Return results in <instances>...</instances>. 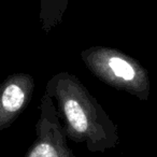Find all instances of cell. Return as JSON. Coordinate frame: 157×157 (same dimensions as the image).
<instances>
[{
  "mask_svg": "<svg viewBox=\"0 0 157 157\" xmlns=\"http://www.w3.org/2000/svg\"><path fill=\"white\" fill-rule=\"evenodd\" d=\"M45 93L52 98L68 139L84 143L90 152L105 153L116 147V124L78 78L67 71L53 75Z\"/></svg>",
  "mask_w": 157,
  "mask_h": 157,
  "instance_id": "obj_1",
  "label": "cell"
},
{
  "mask_svg": "<svg viewBox=\"0 0 157 157\" xmlns=\"http://www.w3.org/2000/svg\"><path fill=\"white\" fill-rule=\"evenodd\" d=\"M87 69L105 84L147 101L151 93L148 72L139 61L118 48L92 46L81 52Z\"/></svg>",
  "mask_w": 157,
  "mask_h": 157,
  "instance_id": "obj_2",
  "label": "cell"
},
{
  "mask_svg": "<svg viewBox=\"0 0 157 157\" xmlns=\"http://www.w3.org/2000/svg\"><path fill=\"white\" fill-rule=\"evenodd\" d=\"M36 124V139L25 157H75L67 144V137L52 98L44 93Z\"/></svg>",
  "mask_w": 157,
  "mask_h": 157,
  "instance_id": "obj_3",
  "label": "cell"
},
{
  "mask_svg": "<svg viewBox=\"0 0 157 157\" xmlns=\"http://www.w3.org/2000/svg\"><path fill=\"white\" fill-rule=\"evenodd\" d=\"M35 90L33 76L13 73L0 84V132L9 128L29 105Z\"/></svg>",
  "mask_w": 157,
  "mask_h": 157,
  "instance_id": "obj_4",
  "label": "cell"
},
{
  "mask_svg": "<svg viewBox=\"0 0 157 157\" xmlns=\"http://www.w3.org/2000/svg\"><path fill=\"white\" fill-rule=\"evenodd\" d=\"M69 0H40V25L46 35L61 24Z\"/></svg>",
  "mask_w": 157,
  "mask_h": 157,
  "instance_id": "obj_5",
  "label": "cell"
}]
</instances>
